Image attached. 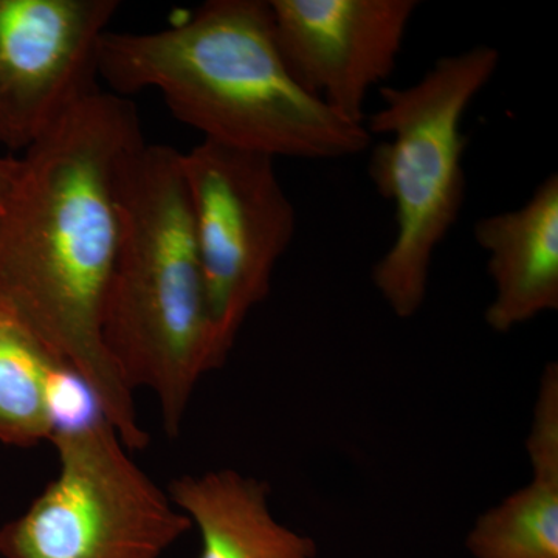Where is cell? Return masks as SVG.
<instances>
[{
    "label": "cell",
    "mask_w": 558,
    "mask_h": 558,
    "mask_svg": "<svg viewBox=\"0 0 558 558\" xmlns=\"http://www.w3.org/2000/svg\"><path fill=\"white\" fill-rule=\"evenodd\" d=\"M145 143L134 102L100 87L17 157L0 202V304L86 385L130 450L149 435L102 343L101 317L121 183Z\"/></svg>",
    "instance_id": "6da1fadb"
},
{
    "label": "cell",
    "mask_w": 558,
    "mask_h": 558,
    "mask_svg": "<svg viewBox=\"0 0 558 558\" xmlns=\"http://www.w3.org/2000/svg\"><path fill=\"white\" fill-rule=\"evenodd\" d=\"M98 75L120 97L156 92L202 140L275 160L347 159L373 143L292 75L269 0H208L161 31H110Z\"/></svg>",
    "instance_id": "7a4b0ae2"
},
{
    "label": "cell",
    "mask_w": 558,
    "mask_h": 558,
    "mask_svg": "<svg viewBox=\"0 0 558 558\" xmlns=\"http://www.w3.org/2000/svg\"><path fill=\"white\" fill-rule=\"evenodd\" d=\"M120 209L102 343L132 392L156 396L165 433L178 438L197 384L222 368L180 150L145 143L124 172Z\"/></svg>",
    "instance_id": "3957f363"
},
{
    "label": "cell",
    "mask_w": 558,
    "mask_h": 558,
    "mask_svg": "<svg viewBox=\"0 0 558 558\" xmlns=\"http://www.w3.org/2000/svg\"><path fill=\"white\" fill-rule=\"evenodd\" d=\"M499 61L490 46L440 57L417 83L381 86V108L365 120L371 137H388L371 153L369 178L395 205L396 236L371 278L396 317L413 318L427 300L436 250L464 207L465 112Z\"/></svg>",
    "instance_id": "277c9868"
},
{
    "label": "cell",
    "mask_w": 558,
    "mask_h": 558,
    "mask_svg": "<svg viewBox=\"0 0 558 558\" xmlns=\"http://www.w3.org/2000/svg\"><path fill=\"white\" fill-rule=\"evenodd\" d=\"M57 476L0 527L5 558H160L193 527L97 417L50 440Z\"/></svg>",
    "instance_id": "5b68a950"
},
{
    "label": "cell",
    "mask_w": 558,
    "mask_h": 558,
    "mask_svg": "<svg viewBox=\"0 0 558 558\" xmlns=\"http://www.w3.org/2000/svg\"><path fill=\"white\" fill-rule=\"evenodd\" d=\"M216 357L226 365L245 319L269 296L296 231L275 159L202 140L180 153Z\"/></svg>",
    "instance_id": "8992f818"
},
{
    "label": "cell",
    "mask_w": 558,
    "mask_h": 558,
    "mask_svg": "<svg viewBox=\"0 0 558 558\" xmlns=\"http://www.w3.org/2000/svg\"><path fill=\"white\" fill-rule=\"evenodd\" d=\"M119 0H0V146L24 153L98 86Z\"/></svg>",
    "instance_id": "52a82bcc"
},
{
    "label": "cell",
    "mask_w": 558,
    "mask_h": 558,
    "mask_svg": "<svg viewBox=\"0 0 558 558\" xmlns=\"http://www.w3.org/2000/svg\"><path fill=\"white\" fill-rule=\"evenodd\" d=\"M279 50L310 94L365 126L371 90L398 65L417 0H269Z\"/></svg>",
    "instance_id": "ba28073f"
},
{
    "label": "cell",
    "mask_w": 558,
    "mask_h": 558,
    "mask_svg": "<svg viewBox=\"0 0 558 558\" xmlns=\"http://www.w3.org/2000/svg\"><path fill=\"white\" fill-rule=\"evenodd\" d=\"M473 236L487 255L494 282V299L484 314L488 328L510 332L558 310L557 172L520 208L476 220Z\"/></svg>",
    "instance_id": "9c48e42d"
},
{
    "label": "cell",
    "mask_w": 558,
    "mask_h": 558,
    "mask_svg": "<svg viewBox=\"0 0 558 558\" xmlns=\"http://www.w3.org/2000/svg\"><path fill=\"white\" fill-rule=\"evenodd\" d=\"M168 495L199 531V558H318L314 538L275 519L267 481L208 470L172 480Z\"/></svg>",
    "instance_id": "30bf717a"
},
{
    "label": "cell",
    "mask_w": 558,
    "mask_h": 558,
    "mask_svg": "<svg viewBox=\"0 0 558 558\" xmlns=\"http://www.w3.org/2000/svg\"><path fill=\"white\" fill-rule=\"evenodd\" d=\"M69 374L0 304V442L22 449L50 442L58 432V391Z\"/></svg>",
    "instance_id": "8fae6325"
},
{
    "label": "cell",
    "mask_w": 558,
    "mask_h": 558,
    "mask_svg": "<svg viewBox=\"0 0 558 558\" xmlns=\"http://www.w3.org/2000/svg\"><path fill=\"white\" fill-rule=\"evenodd\" d=\"M465 548L473 558H558V468H532L526 486L475 520Z\"/></svg>",
    "instance_id": "7c38bea8"
},
{
    "label": "cell",
    "mask_w": 558,
    "mask_h": 558,
    "mask_svg": "<svg viewBox=\"0 0 558 558\" xmlns=\"http://www.w3.org/2000/svg\"><path fill=\"white\" fill-rule=\"evenodd\" d=\"M17 170V157L0 156V202L9 193L11 183H13L14 174Z\"/></svg>",
    "instance_id": "4fadbf2b"
}]
</instances>
